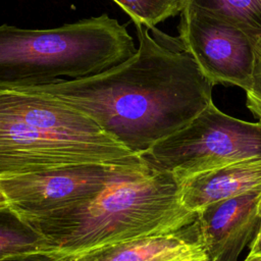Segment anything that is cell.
<instances>
[{
  "label": "cell",
  "mask_w": 261,
  "mask_h": 261,
  "mask_svg": "<svg viewBox=\"0 0 261 261\" xmlns=\"http://www.w3.org/2000/svg\"><path fill=\"white\" fill-rule=\"evenodd\" d=\"M136 53L99 74L16 89L44 93L92 118L141 156L186 126L212 102L213 84L177 42H165L135 23Z\"/></svg>",
  "instance_id": "1"
},
{
  "label": "cell",
  "mask_w": 261,
  "mask_h": 261,
  "mask_svg": "<svg viewBox=\"0 0 261 261\" xmlns=\"http://www.w3.org/2000/svg\"><path fill=\"white\" fill-rule=\"evenodd\" d=\"M18 216L42 237L46 255L71 259L108 244L175 232L197 213L182 205L174 175L145 161L87 201Z\"/></svg>",
  "instance_id": "2"
},
{
  "label": "cell",
  "mask_w": 261,
  "mask_h": 261,
  "mask_svg": "<svg viewBox=\"0 0 261 261\" xmlns=\"http://www.w3.org/2000/svg\"><path fill=\"white\" fill-rule=\"evenodd\" d=\"M137 51L125 25L104 13L53 29L0 25V90L99 74Z\"/></svg>",
  "instance_id": "3"
},
{
  "label": "cell",
  "mask_w": 261,
  "mask_h": 261,
  "mask_svg": "<svg viewBox=\"0 0 261 261\" xmlns=\"http://www.w3.org/2000/svg\"><path fill=\"white\" fill-rule=\"evenodd\" d=\"M141 157L177 181L228 164L261 158V120L245 121L213 101L186 126L160 140Z\"/></svg>",
  "instance_id": "4"
},
{
  "label": "cell",
  "mask_w": 261,
  "mask_h": 261,
  "mask_svg": "<svg viewBox=\"0 0 261 261\" xmlns=\"http://www.w3.org/2000/svg\"><path fill=\"white\" fill-rule=\"evenodd\" d=\"M141 159L120 143L61 139L0 115V177L86 164H130Z\"/></svg>",
  "instance_id": "5"
},
{
  "label": "cell",
  "mask_w": 261,
  "mask_h": 261,
  "mask_svg": "<svg viewBox=\"0 0 261 261\" xmlns=\"http://www.w3.org/2000/svg\"><path fill=\"white\" fill-rule=\"evenodd\" d=\"M178 40L213 85L250 88L255 67L256 41L239 27L198 7L185 5Z\"/></svg>",
  "instance_id": "6"
},
{
  "label": "cell",
  "mask_w": 261,
  "mask_h": 261,
  "mask_svg": "<svg viewBox=\"0 0 261 261\" xmlns=\"http://www.w3.org/2000/svg\"><path fill=\"white\" fill-rule=\"evenodd\" d=\"M144 162L142 158L130 164H86L0 177V192L18 215L53 211L89 200Z\"/></svg>",
  "instance_id": "7"
},
{
  "label": "cell",
  "mask_w": 261,
  "mask_h": 261,
  "mask_svg": "<svg viewBox=\"0 0 261 261\" xmlns=\"http://www.w3.org/2000/svg\"><path fill=\"white\" fill-rule=\"evenodd\" d=\"M261 190L212 203L197 213L199 241L207 261H237L254 239L261 214Z\"/></svg>",
  "instance_id": "8"
},
{
  "label": "cell",
  "mask_w": 261,
  "mask_h": 261,
  "mask_svg": "<svg viewBox=\"0 0 261 261\" xmlns=\"http://www.w3.org/2000/svg\"><path fill=\"white\" fill-rule=\"evenodd\" d=\"M0 115L61 139L103 144L119 143L85 113L44 93L0 90Z\"/></svg>",
  "instance_id": "9"
},
{
  "label": "cell",
  "mask_w": 261,
  "mask_h": 261,
  "mask_svg": "<svg viewBox=\"0 0 261 261\" xmlns=\"http://www.w3.org/2000/svg\"><path fill=\"white\" fill-rule=\"evenodd\" d=\"M206 258L195 221L164 234L120 241L85 251L70 261H179Z\"/></svg>",
  "instance_id": "10"
},
{
  "label": "cell",
  "mask_w": 261,
  "mask_h": 261,
  "mask_svg": "<svg viewBox=\"0 0 261 261\" xmlns=\"http://www.w3.org/2000/svg\"><path fill=\"white\" fill-rule=\"evenodd\" d=\"M182 205L198 213L206 206L261 190V158L249 159L178 181Z\"/></svg>",
  "instance_id": "11"
},
{
  "label": "cell",
  "mask_w": 261,
  "mask_h": 261,
  "mask_svg": "<svg viewBox=\"0 0 261 261\" xmlns=\"http://www.w3.org/2000/svg\"><path fill=\"white\" fill-rule=\"evenodd\" d=\"M45 254L42 237L9 206L0 207V260Z\"/></svg>",
  "instance_id": "12"
},
{
  "label": "cell",
  "mask_w": 261,
  "mask_h": 261,
  "mask_svg": "<svg viewBox=\"0 0 261 261\" xmlns=\"http://www.w3.org/2000/svg\"><path fill=\"white\" fill-rule=\"evenodd\" d=\"M185 5L198 7L239 27L261 50V0H185Z\"/></svg>",
  "instance_id": "13"
},
{
  "label": "cell",
  "mask_w": 261,
  "mask_h": 261,
  "mask_svg": "<svg viewBox=\"0 0 261 261\" xmlns=\"http://www.w3.org/2000/svg\"><path fill=\"white\" fill-rule=\"evenodd\" d=\"M134 21L149 29L159 22L180 14L185 0H112Z\"/></svg>",
  "instance_id": "14"
},
{
  "label": "cell",
  "mask_w": 261,
  "mask_h": 261,
  "mask_svg": "<svg viewBox=\"0 0 261 261\" xmlns=\"http://www.w3.org/2000/svg\"><path fill=\"white\" fill-rule=\"evenodd\" d=\"M247 108L261 120V50L256 49L255 67L250 88L246 91Z\"/></svg>",
  "instance_id": "15"
},
{
  "label": "cell",
  "mask_w": 261,
  "mask_h": 261,
  "mask_svg": "<svg viewBox=\"0 0 261 261\" xmlns=\"http://www.w3.org/2000/svg\"><path fill=\"white\" fill-rule=\"evenodd\" d=\"M0 261H70V259H64V258H57L52 257L49 255H33L29 257H22V258H11V259H5Z\"/></svg>",
  "instance_id": "16"
},
{
  "label": "cell",
  "mask_w": 261,
  "mask_h": 261,
  "mask_svg": "<svg viewBox=\"0 0 261 261\" xmlns=\"http://www.w3.org/2000/svg\"><path fill=\"white\" fill-rule=\"evenodd\" d=\"M249 249H250V252H249L250 255L261 257V222L259 224L258 230L254 239L249 244Z\"/></svg>",
  "instance_id": "17"
},
{
  "label": "cell",
  "mask_w": 261,
  "mask_h": 261,
  "mask_svg": "<svg viewBox=\"0 0 261 261\" xmlns=\"http://www.w3.org/2000/svg\"><path fill=\"white\" fill-rule=\"evenodd\" d=\"M6 206H9L6 198L4 197V195L0 192V207H6Z\"/></svg>",
  "instance_id": "18"
},
{
  "label": "cell",
  "mask_w": 261,
  "mask_h": 261,
  "mask_svg": "<svg viewBox=\"0 0 261 261\" xmlns=\"http://www.w3.org/2000/svg\"><path fill=\"white\" fill-rule=\"evenodd\" d=\"M244 261H261V257L258 256H254V255H250L248 254L247 258Z\"/></svg>",
  "instance_id": "19"
},
{
  "label": "cell",
  "mask_w": 261,
  "mask_h": 261,
  "mask_svg": "<svg viewBox=\"0 0 261 261\" xmlns=\"http://www.w3.org/2000/svg\"><path fill=\"white\" fill-rule=\"evenodd\" d=\"M179 261H207L206 258H193V259H185V260H179Z\"/></svg>",
  "instance_id": "20"
},
{
  "label": "cell",
  "mask_w": 261,
  "mask_h": 261,
  "mask_svg": "<svg viewBox=\"0 0 261 261\" xmlns=\"http://www.w3.org/2000/svg\"><path fill=\"white\" fill-rule=\"evenodd\" d=\"M259 210H260V214H261V199H260V203H259Z\"/></svg>",
  "instance_id": "21"
}]
</instances>
